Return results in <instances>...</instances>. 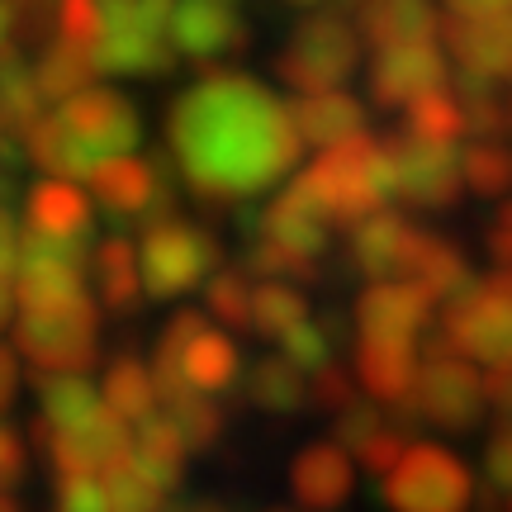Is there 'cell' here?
Returning <instances> with one entry per match:
<instances>
[{"mask_svg":"<svg viewBox=\"0 0 512 512\" xmlns=\"http://www.w3.org/2000/svg\"><path fill=\"white\" fill-rule=\"evenodd\" d=\"M157 399H162V389H157V375L138 361V356H119L110 366V384H105V403H110L114 413L124 422H143L157 413Z\"/></svg>","mask_w":512,"mask_h":512,"instance_id":"27","label":"cell"},{"mask_svg":"<svg viewBox=\"0 0 512 512\" xmlns=\"http://www.w3.org/2000/svg\"><path fill=\"white\" fill-rule=\"evenodd\" d=\"M5 266H0V323H5V318H10V285H5Z\"/></svg>","mask_w":512,"mask_h":512,"instance_id":"46","label":"cell"},{"mask_svg":"<svg viewBox=\"0 0 512 512\" xmlns=\"http://www.w3.org/2000/svg\"><path fill=\"white\" fill-rule=\"evenodd\" d=\"M105 484H110V512H166L162 489L147 484L128 460L124 465H114L110 475H105Z\"/></svg>","mask_w":512,"mask_h":512,"instance_id":"36","label":"cell"},{"mask_svg":"<svg viewBox=\"0 0 512 512\" xmlns=\"http://www.w3.org/2000/svg\"><path fill=\"white\" fill-rule=\"evenodd\" d=\"M441 328L456 337L460 356H475L489 370H512V271L498 266L489 280H470L446 299Z\"/></svg>","mask_w":512,"mask_h":512,"instance_id":"4","label":"cell"},{"mask_svg":"<svg viewBox=\"0 0 512 512\" xmlns=\"http://www.w3.org/2000/svg\"><path fill=\"white\" fill-rule=\"evenodd\" d=\"M29 143L38 162L57 176H95L105 162L128 157V147L138 143V114L110 91H81L62 105V114H38Z\"/></svg>","mask_w":512,"mask_h":512,"instance_id":"2","label":"cell"},{"mask_svg":"<svg viewBox=\"0 0 512 512\" xmlns=\"http://www.w3.org/2000/svg\"><path fill=\"white\" fill-rule=\"evenodd\" d=\"M484 470H489V484L494 494L512 498V418H503L489 437V456H484Z\"/></svg>","mask_w":512,"mask_h":512,"instance_id":"39","label":"cell"},{"mask_svg":"<svg viewBox=\"0 0 512 512\" xmlns=\"http://www.w3.org/2000/svg\"><path fill=\"white\" fill-rule=\"evenodd\" d=\"M57 512H110V484L95 475H62Z\"/></svg>","mask_w":512,"mask_h":512,"instance_id":"38","label":"cell"},{"mask_svg":"<svg viewBox=\"0 0 512 512\" xmlns=\"http://www.w3.org/2000/svg\"><path fill=\"white\" fill-rule=\"evenodd\" d=\"M309 403L318 408V413H328V418H337L342 408H351L356 403V389H351V375L337 361L323 370H313V380H309Z\"/></svg>","mask_w":512,"mask_h":512,"instance_id":"37","label":"cell"},{"mask_svg":"<svg viewBox=\"0 0 512 512\" xmlns=\"http://www.w3.org/2000/svg\"><path fill=\"white\" fill-rule=\"evenodd\" d=\"M337 313L332 318H323V328H313V323H304V328H294L280 347H285V356H290L294 366H304V370H323L332 366V347H337Z\"/></svg>","mask_w":512,"mask_h":512,"instance_id":"35","label":"cell"},{"mask_svg":"<svg viewBox=\"0 0 512 512\" xmlns=\"http://www.w3.org/2000/svg\"><path fill=\"white\" fill-rule=\"evenodd\" d=\"M38 403H43L38 432L48 437V432H62V427L81 422L86 413H95V408H100V394H95L91 380H81L76 370H57V375H48V380L38 384Z\"/></svg>","mask_w":512,"mask_h":512,"instance_id":"26","label":"cell"},{"mask_svg":"<svg viewBox=\"0 0 512 512\" xmlns=\"http://www.w3.org/2000/svg\"><path fill=\"white\" fill-rule=\"evenodd\" d=\"M95 280H100V299L105 309L114 313H128L138 304V294L147 290L143 285V256L133 252L128 238H114L95 252Z\"/></svg>","mask_w":512,"mask_h":512,"instance_id":"24","label":"cell"},{"mask_svg":"<svg viewBox=\"0 0 512 512\" xmlns=\"http://www.w3.org/2000/svg\"><path fill=\"white\" fill-rule=\"evenodd\" d=\"M290 114H294V128H299L304 147H318V152H328V147L347 143L356 133H366V110L342 91L304 95Z\"/></svg>","mask_w":512,"mask_h":512,"instance_id":"21","label":"cell"},{"mask_svg":"<svg viewBox=\"0 0 512 512\" xmlns=\"http://www.w3.org/2000/svg\"><path fill=\"white\" fill-rule=\"evenodd\" d=\"M0 512H19V503L10 494H0Z\"/></svg>","mask_w":512,"mask_h":512,"instance_id":"47","label":"cell"},{"mask_svg":"<svg viewBox=\"0 0 512 512\" xmlns=\"http://www.w3.org/2000/svg\"><path fill=\"white\" fill-rule=\"evenodd\" d=\"M91 228V204L86 195L67 181H53V185H38L34 200H29V233L34 238H48V242H76L86 238Z\"/></svg>","mask_w":512,"mask_h":512,"instance_id":"22","label":"cell"},{"mask_svg":"<svg viewBox=\"0 0 512 512\" xmlns=\"http://www.w3.org/2000/svg\"><path fill=\"white\" fill-rule=\"evenodd\" d=\"M91 185L114 219L143 223V228L171 219V209H176V190H171L166 166L147 162V157H114L95 171Z\"/></svg>","mask_w":512,"mask_h":512,"instance_id":"10","label":"cell"},{"mask_svg":"<svg viewBox=\"0 0 512 512\" xmlns=\"http://www.w3.org/2000/svg\"><path fill=\"white\" fill-rule=\"evenodd\" d=\"M408 275H413V285H418L432 304H446V299H456V294L470 285L465 256L456 252V242L437 238V233H427V242H422V252Z\"/></svg>","mask_w":512,"mask_h":512,"instance_id":"25","label":"cell"},{"mask_svg":"<svg viewBox=\"0 0 512 512\" xmlns=\"http://www.w3.org/2000/svg\"><path fill=\"white\" fill-rule=\"evenodd\" d=\"M166 418L176 422V432H181L185 451H204V446H214L223 437V408L209 399H195V394H185V399H171L166 403Z\"/></svg>","mask_w":512,"mask_h":512,"instance_id":"34","label":"cell"},{"mask_svg":"<svg viewBox=\"0 0 512 512\" xmlns=\"http://www.w3.org/2000/svg\"><path fill=\"white\" fill-rule=\"evenodd\" d=\"M15 380H19V375H15V356L0 347V408L15 399Z\"/></svg>","mask_w":512,"mask_h":512,"instance_id":"45","label":"cell"},{"mask_svg":"<svg viewBox=\"0 0 512 512\" xmlns=\"http://www.w3.org/2000/svg\"><path fill=\"white\" fill-rule=\"evenodd\" d=\"M422 242H427V233L422 228H413V223L403 219V214H375V219L356 223L351 228V266L361 275H370L375 285H389L394 275H408L413 271V261H418Z\"/></svg>","mask_w":512,"mask_h":512,"instance_id":"14","label":"cell"},{"mask_svg":"<svg viewBox=\"0 0 512 512\" xmlns=\"http://www.w3.org/2000/svg\"><path fill=\"white\" fill-rule=\"evenodd\" d=\"M384 498L394 512H465L475 503V479L465 460L446 446H408L403 460L384 475Z\"/></svg>","mask_w":512,"mask_h":512,"instance_id":"6","label":"cell"},{"mask_svg":"<svg viewBox=\"0 0 512 512\" xmlns=\"http://www.w3.org/2000/svg\"><path fill=\"white\" fill-rule=\"evenodd\" d=\"M384 157H389L394 195H403L418 209H446L465 190L456 143H427L413 133H394V138H384Z\"/></svg>","mask_w":512,"mask_h":512,"instance_id":"9","label":"cell"},{"mask_svg":"<svg viewBox=\"0 0 512 512\" xmlns=\"http://www.w3.org/2000/svg\"><path fill=\"white\" fill-rule=\"evenodd\" d=\"M209 309H214V318L228 323V332H252L256 290L247 280V266H228L209 280Z\"/></svg>","mask_w":512,"mask_h":512,"instance_id":"32","label":"cell"},{"mask_svg":"<svg viewBox=\"0 0 512 512\" xmlns=\"http://www.w3.org/2000/svg\"><path fill=\"white\" fill-rule=\"evenodd\" d=\"M446 10L456 19H494L512 15V0H446Z\"/></svg>","mask_w":512,"mask_h":512,"instance_id":"43","label":"cell"},{"mask_svg":"<svg viewBox=\"0 0 512 512\" xmlns=\"http://www.w3.org/2000/svg\"><path fill=\"white\" fill-rule=\"evenodd\" d=\"M171 43H176V53L209 62V57L238 53L247 43V24L233 15L228 0H176Z\"/></svg>","mask_w":512,"mask_h":512,"instance_id":"17","label":"cell"},{"mask_svg":"<svg viewBox=\"0 0 512 512\" xmlns=\"http://www.w3.org/2000/svg\"><path fill=\"white\" fill-rule=\"evenodd\" d=\"M427 304L432 299L418 285H370L356 304V328L380 342H418L427 332Z\"/></svg>","mask_w":512,"mask_h":512,"instance_id":"19","label":"cell"},{"mask_svg":"<svg viewBox=\"0 0 512 512\" xmlns=\"http://www.w3.org/2000/svg\"><path fill=\"white\" fill-rule=\"evenodd\" d=\"M408 403H413V413H418L422 422H437V427L465 432V427H475L479 408H484V380L465 366V356L422 361Z\"/></svg>","mask_w":512,"mask_h":512,"instance_id":"11","label":"cell"},{"mask_svg":"<svg viewBox=\"0 0 512 512\" xmlns=\"http://www.w3.org/2000/svg\"><path fill=\"white\" fill-rule=\"evenodd\" d=\"M508 512H512V498H508Z\"/></svg>","mask_w":512,"mask_h":512,"instance_id":"49","label":"cell"},{"mask_svg":"<svg viewBox=\"0 0 512 512\" xmlns=\"http://www.w3.org/2000/svg\"><path fill=\"white\" fill-rule=\"evenodd\" d=\"M446 86V57H441L437 38L422 43H399V48H380L375 67H370V95L384 110H408L422 95Z\"/></svg>","mask_w":512,"mask_h":512,"instance_id":"13","label":"cell"},{"mask_svg":"<svg viewBox=\"0 0 512 512\" xmlns=\"http://www.w3.org/2000/svg\"><path fill=\"white\" fill-rule=\"evenodd\" d=\"M460 171H465V190L484 200H503L512 190V152L498 147V138H475L460 152Z\"/></svg>","mask_w":512,"mask_h":512,"instance_id":"29","label":"cell"},{"mask_svg":"<svg viewBox=\"0 0 512 512\" xmlns=\"http://www.w3.org/2000/svg\"><path fill=\"white\" fill-rule=\"evenodd\" d=\"M356 57H361V34L351 29V19L328 10V15H313L294 29L290 48L275 57V72L299 95H323L347 81Z\"/></svg>","mask_w":512,"mask_h":512,"instance_id":"5","label":"cell"},{"mask_svg":"<svg viewBox=\"0 0 512 512\" xmlns=\"http://www.w3.org/2000/svg\"><path fill=\"white\" fill-rule=\"evenodd\" d=\"M290 489L309 512H337L351 498V451L342 441H313L290 465Z\"/></svg>","mask_w":512,"mask_h":512,"instance_id":"18","label":"cell"},{"mask_svg":"<svg viewBox=\"0 0 512 512\" xmlns=\"http://www.w3.org/2000/svg\"><path fill=\"white\" fill-rule=\"evenodd\" d=\"M356 366H361V384L370 399L380 403H403L413 394L418 380V342H380V337H361L356 347Z\"/></svg>","mask_w":512,"mask_h":512,"instance_id":"20","label":"cell"},{"mask_svg":"<svg viewBox=\"0 0 512 512\" xmlns=\"http://www.w3.org/2000/svg\"><path fill=\"white\" fill-rule=\"evenodd\" d=\"M356 24H361V38H370L375 48H399V43L437 38L441 15L432 10V0H375Z\"/></svg>","mask_w":512,"mask_h":512,"instance_id":"23","label":"cell"},{"mask_svg":"<svg viewBox=\"0 0 512 512\" xmlns=\"http://www.w3.org/2000/svg\"><path fill=\"white\" fill-rule=\"evenodd\" d=\"M43 441H48V451H53L62 475H110L114 465H124L133 456L128 422L114 413L110 403L86 413L72 427H62V432H48Z\"/></svg>","mask_w":512,"mask_h":512,"instance_id":"12","label":"cell"},{"mask_svg":"<svg viewBox=\"0 0 512 512\" xmlns=\"http://www.w3.org/2000/svg\"><path fill=\"white\" fill-rule=\"evenodd\" d=\"M166 138L181 176L204 200H242L299 162L294 114L242 72H204L171 105Z\"/></svg>","mask_w":512,"mask_h":512,"instance_id":"1","label":"cell"},{"mask_svg":"<svg viewBox=\"0 0 512 512\" xmlns=\"http://www.w3.org/2000/svg\"><path fill=\"white\" fill-rule=\"evenodd\" d=\"M143 285L152 299H181L219 266V238L200 223L162 219L143 238Z\"/></svg>","mask_w":512,"mask_h":512,"instance_id":"7","label":"cell"},{"mask_svg":"<svg viewBox=\"0 0 512 512\" xmlns=\"http://www.w3.org/2000/svg\"><path fill=\"white\" fill-rule=\"evenodd\" d=\"M484 403L503 418H512V370H489L484 375Z\"/></svg>","mask_w":512,"mask_h":512,"instance_id":"42","label":"cell"},{"mask_svg":"<svg viewBox=\"0 0 512 512\" xmlns=\"http://www.w3.org/2000/svg\"><path fill=\"white\" fill-rule=\"evenodd\" d=\"M403 133L427 138V143H456L460 133H465V119H460L456 95L441 86V91L422 95L418 105H408V124H403Z\"/></svg>","mask_w":512,"mask_h":512,"instance_id":"33","label":"cell"},{"mask_svg":"<svg viewBox=\"0 0 512 512\" xmlns=\"http://www.w3.org/2000/svg\"><path fill=\"white\" fill-rule=\"evenodd\" d=\"M446 53L460 62V72L479 81H512V15L494 19H446L441 24Z\"/></svg>","mask_w":512,"mask_h":512,"instance_id":"16","label":"cell"},{"mask_svg":"<svg viewBox=\"0 0 512 512\" xmlns=\"http://www.w3.org/2000/svg\"><path fill=\"white\" fill-rule=\"evenodd\" d=\"M451 95H456L460 119H465V133H470V138H498V133L508 128V110L498 105L494 81H479V76L460 72Z\"/></svg>","mask_w":512,"mask_h":512,"instance_id":"30","label":"cell"},{"mask_svg":"<svg viewBox=\"0 0 512 512\" xmlns=\"http://www.w3.org/2000/svg\"><path fill=\"white\" fill-rule=\"evenodd\" d=\"M489 252H494L498 266H508V271H512V200L498 209L494 228H489Z\"/></svg>","mask_w":512,"mask_h":512,"instance_id":"41","label":"cell"},{"mask_svg":"<svg viewBox=\"0 0 512 512\" xmlns=\"http://www.w3.org/2000/svg\"><path fill=\"white\" fill-rule=\"evenodd\" d=\"M280 512H285V508H280Z\"/></svg>","mask_w":512,"mask_h":512,"instance_id":"50","label":"cell"},{"mask_svg":"<svg viewBox=\"0 0 512 512\" xmlns=\"http://www.w3.org/2000/svg\"><path fill=\"white\" fill-rule=\"evenodd\" d=\"M19 347L43 370H81L95 361V309L91 299H67L48 309H24L19 318Z\"/></svg>","mask_w":512,"mask_h":512,"instance_id":"8","label":"cell"},{"mask_svg":"<svg viewBox=\"0 0 512 512\" xmlns=\"http://www.w3.org/2000/svg\"><path fill=\"white\" fill-rule=\"evenodd\" d=\"M332 214L328 204L318 200V190L309 185V176H299L290 190H280L266 214H261V242H275L285 252H299V256H313L328 247V228H332Z\"/></svg>","mask_w":512,"mask_h":512,"instance_id":"15","label":"cell"},{"mask_svg":"<svg viewBox=\"0 0 512 512\" xmlns=\"http://www.w3.org/2000/svg\"><path fill=\"white\" fill-rule=\"evenodd\" d=\"M247 399H252L256 408L275 413V418L299 413V408L309 403V380H304V366H294L290 356H285V361H266V366H256L252 380H247Z\"/></svg>","mask_w":512,"mask_h":512,"instance_id":"28","label":"cell"},{"mask_svg":"<svg viewBox=\"0 0 512 512\" xmlns=\"http://www.w3.org/2000/svg\"><path fill=\"white\" fill-rule=\"evenodd\" d=\"M309 323V304L304 294H294L290 285H261L256 290V318H252V332L271 337V342H285L294 328Z\"/></svg>","mask_w":512,"mask_h":512,"instance_id":"31","label":"cell"},{"mask_svg":"<svg viewBox=\"0 0 512 512\" xmlns=\"http://www.w3.org/2000/svg\"><path fill=\"white\" fill-rule=\"evenodd\" d=\"M290 5H313V0H290Z\"/></svg>","mask_w":512,"mask_h":512,"instance_id":"48","label":"cell"},{"mask_svg":"<svg viewBox=\"0 0 512 512\" xmlns=\"http://www.w3.org/2000/svg\"><path fill=\"white\" fill-rule=\"evenodd\" d=\"M24 479V446L10 427H0V494H10Z\"/></svg>","mask_w":512,"mask_h":512,"instance_id":"40","label":"cell"},{"mask_svg":"<svg viewBox=\"0 0 512 512\" xmlns=\"http://www.w3.org/2000/svg\"><path fill=\"white\" fill-rule=\"evenodd\" d=\"M166 512H233L223 498H176V503H166Z\"/></svg>","mask_w":512,"mask_h":512,"instance_id":"44","label":"cell"},{"mask_svg":"<svg viewBox=\"0 0 512 512\" xmlns=\"http://www.w3.org/2000/svg\"><path fill=\"white\" fill-rule=\"evenodd\" d=\"M304 176H309V185L318 190V200L328 204V214L342 223V228H356V223L375 219L384 195H394L384 143L370 138V133H356L347 143L318 152V162H313Z\"/></svg>","mask_w":512,"mask_h":512,"instance_id":"3","label":"cell"}]
</instances>
